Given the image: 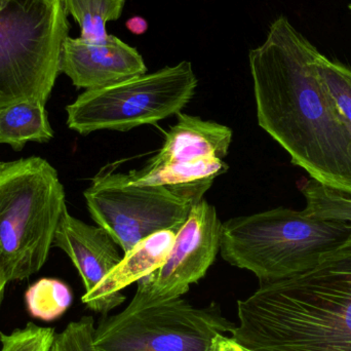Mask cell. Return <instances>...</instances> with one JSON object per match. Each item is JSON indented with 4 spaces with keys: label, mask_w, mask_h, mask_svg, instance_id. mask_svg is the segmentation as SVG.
Instances as JSON below:
<instances>
[{
    "label": "cell",
    "mask_w": 351,
    "mask_h": 351,
    "mask_svg": "<svg viewBox=\"0 0 351 351\" xmlns=\"http://www.w3.org/2000/svg\"><path fill=\"white\" fill-rule=\"evenodd\" d=\"M319 49L287 16L249 53L258 123L311 179L351 195V132L317 68Z\"/></svg>",
    "instance_id": "6da1fadb"
},
{
    "label": "cell",
    "mask_w": 351,
    "mask_h": 351,
    "mask_svg": "<svg viewBox=\"0 0 351 351\" xmlns=\"http://www.w3.org/2000/svg\"><path fill=\"white\" fill-rule=\"evenodd\" d=\"M231 333L254 351H351V235L317 265L262 282Z\"/></svg>",
    "instance_id": "7a4b0ae2"
},
{
    "label": "cell",
    "mask_w": 351,
    "mask_h": 351,
    "mask_svg": "<svg viewBox=\"0 0 351 351\" xmlns=\"http://www.w3.org/2000/svg\"><path fill=\"white\" fill-rule=\"evenodd\" d=\"M350 235V222L278 208L222 223L220 254L262 284L313 267Z\"/></svg>",
    "instance_id": "3957f363"
},
{
    "label": "cell",
    "mask_w": 351,
    "mask_h": 351,
    "mask_svg": "<svg viewBox=\"0 0 351 351\" xmlns=\"http://www.w3.org/2000/svg\"><path fill=\"white\" fill-rule=\"evenodd\" d=\"M57 170L39 156L0 162V274L8 282L37 274L67 208Z\"/></svg>",
    "instance_id": "277c9868"
},
{
    "label": "cell",
    "mask_w": 351,
    "mask_h": 351,
    "mask_svg": "<svg viewBox=\"0 0 351 351\" xmlns=\"http://www.w3.org/2000/svg\"><path fill=\"white\" fill-rule=\"evenodd\" d=\"M69 30L63 0H10L0 10V110L47 104Z\"/></svg>",
    "instance_id": "5b68a950"
},
{
    "label": "cell",
    "mask_w": 351,
    "mask_h": 351,
    "mask_svg": "<svg viewBox=\"0 0 351 351\" xmlns=\"http://www.w3.org/2000/svg\"><path fill=\"white\" fill-rule=\"evenodd\" d=\"M198 80L192 64L182 61L154 73L82 93L66 107L67 127L86 136L111 130L128 132L179 114L193 98Z\"/></svg>",
    "instance_id": "8992f818"
},
{
    "label": "cell",
    "mask_w": 351,
    "mask_h": 351,
    "mask_svg": "<svg viewBox=\"0 0 351 351\" xmlns=\"http://www.w3.org/2000/svg\"><path fill=\"white\" fill-rule=\"evenodd\" d=\"M235 327L215 303L197 308L182 298L132 300L119 315L102 319L94 344L98 351H210L217 336Z\"/></svg>",
    "instance_id": "52a82bcc"
},
{
    "label": "cell",
    "mask_w": 351,
    "mask_h": 351,
    "mask_svg": "<svg viewBox=\"0 0 351 351\" xmlns=\"http://www.w3.org/2000/svg\"><path fill=\"white\" fill-rule=\"evenodd\" d=\"M88 212L110 234L123 255L154 233H177L202 194L169 186H138L129 173L101 170L84 193Z\"/></svg>",
    "instance_id": "ba28073f"
},
{
    "label": "cell",
    "mask_w": 351,
    "mask_h": 351,
    "mask_svg": "<svg viewBox=\"0 0 351 351\" xmlns=\"http://www.w3.org/2000/svg\"><path fill=\"white\" fill-rule=\"evenodd\" d=\"M227 125L180 112L160 152L142 170L129 173L138 186H169L204 194L228 170L224 158L232 141Z\"/></svg>",
    "instance_id": "9c48e42d"
},
{
    "label": "cell",
    "mask_w": 351,
    "mask_h": 351,
    "mask_svg": "<svg viewBox=\"0 0 351 351\" xmlns=\"http://www.w3.org/2000/svg\"><path fill=\"white\" fill-rule=\"evenodd\" d=\"M222 223L216 208L202 198L192 206L176 234L165 263L138 282L133 300L158 303L181 298L202 280L220 253Z\"/></svg>",
    "instance_id": "30bf717a"
},
{
    "label": "cell",
    "mask_w": 351,
    "mask_h": 351,
    "mask_svg": "<svg viewBox=\"0 0 351 351\" xmlns=\"http://www.w3.org/2000/svg\"><path fill=\"white\" fill-rule=\"evenodd\" d=\"M60 71L77 88L94 90L147 73L141 53L119 37L104 43L68 36L62 45Z\"/></svg>",
    "instance_id": "8fae6325"
},
{
    "label": "cell",
    "mask_w": 351,
    "mask_h": 351,
    "mask_svg": "<svg viewBox=\"0 0 351 351\" xmlns=\"http://www.w3.org/2000/svg\"><path fill=\"white\" fill-rule=\"evenodd\" d=\"M53 245L67 254L84 282V294L92 292L123 257L121 247L102 227L88 225L64 210Z\"/></svg>",
    "instance_id": "7c38bea8"
},
{
    "label": "cell",
    "mask_w": 351,
    "mask_h": 351,
    "mask_svg": "<svg viewBox=\"0 0 351 351\" xmlns=\"http://www.w3.org/2000/svg\"><path fill=\"white\" fill-rule=\"evenodd\" d=\"M176 234L174 231L162 230L142 239L123 255L96 289L84 294L82 303L90 311L103 315L123 304L127 298L121 291L165 263L174 245Z\"/></svg>",
    "instance_id": "4fadbf2b"
},
{
    "label": "cell",
    "mask_w": 351,
    "mask_h": 351,
    "mask_svg": "<svg viewBox=\"0 0 351 351\" xmlns=\"http://www.w3.org/2000/svg\"><path fill=\"white\" fill-rule=\"evenodd\" d=\"M53 138L45 104L26 101L0 110V144L20 152L29 142L43 143Z\"/></svg>",
    "instance_id": "5bb4252c"
},
{
    "label": "cell",
    "mask_w": 351,
    "mask_h": 351,
    "mask_svg": "<svg viewBox=\"0 0 351 351\" xmlns=\"http://www.w3.org/2000/svg\"><path fill=\"white\" fill-rule=\"evenodd\" d=\"M64 8L80 27V38L93 43L108 39L106 24L119 20L125 0H63Z\"/></svg>",
    "instance_id": "9a60e30c"
},
{
    "label": "cell",
    "mask_w": 351,
    "mask_h": 351,
    "mask_svg": "<svg viewBox=\"0 0 351 351\" xmlns=\"http://www.w3.org/2000/svg\"><path fill=\"white\" fill-rule=\"evenodd\" d=\"M24 299L32 319L51 323L59 319L71 306L73 294L66 282L43 278L27 289Z\"/></svg>",
    "instance_id": "2e32d148"
},
{
    "label": "cell",
    "mask_w": 351,
    "mask_h": 351,
    "mask_svg": "<svg viewBox=\"0 0 351 351\" xmlns=\"http://www.w3.org/2000/svg\"><path fill=\"white\" fill-rule=\"evenodd\" d=\"M300 191L306 199L305 212L328 220L351 223V195L323 185L313 179L305 180Z\"/></svg>",
    "instance_id": "e0dca14e"
},
{
    "label": "cell",
    "mask_w": 351,
    "mask_h": 351,
    "mask_svg": "<svg viewBox=\"0 0 351 351\" xmlns=\"http://www.w3.org/2000/svg\"><path fill=\"white\" fill-rule=\"evenodd\" d=\"M317 68L340 112L351 127V69L319 55Z\"/></svg>",
    "instance_id": "ac0fdd59"
},
{
    "label": "cell",
    "mask_w": 351,
    "mask_h": 351,
    "mask_svg": "<svg viewBox=\"0 0 351 351\" xmlns=\"http://www.w3.org/2000/svg\"><path fill=\"white\" fill-rule=\"evenodd\" d=\"M55 336L53 328L39 327L30 322L10 334L0 332V351H49Z\"/></svg>",
    "instance_id": "d6986e66"
},
{
    "label": "cell",
    "mask_w": 351,
    "mask_h": 351,
    "mask_svg": "<svg viewBox=\"0 0 351 351\" xmlns=\"http://www.w3.org/2000/svg\"><path fill=\"white\" fill-rule=\"evenodd\" d=\"M210 351H254L245 348L232 337H227L224 334L217 336L213 342Z\"/></svg>",
    "instance_id": "ffe728a7"
},
{
    "label": "cell",
    "mask_w": 351,
    "mask_h": 351,
    "mask_svg": "<svg viewBox=\"0 0 351 351\" xmlns=\"http://www.w3.org/2000/svg\"><path fill=\"white\" fill-rule=\"evenodd\" d=\"M125 27L130 32L135 35H143L147 32L148 22L145 19L140 16H132L131 19L125 23Z\"/></svg>",
    "instance_id": "44dd1931"
},
{
    "label": "cell",
    "mask_w": 351,
    "mask_h": 351,
    "mask_svg": "<svg viewBox=\"0 0 351 351\" xmlns=\"http://www.w3.org/2000/svg\"><path fill=\"white\" fill-rule=\"evenodd\" d=\"M8 282L2 278L1 274H0V307H1L2 301H3L4 298V292H5L6 286H8Z\"/></svg>",
    "instance_id": "7402d4cb"
},
{
    "label": "cell",
    "mask_w": 351,
    "mask_h": 351,
    "mask_svg": "<svg viewBox=\"0 0 351 351\" xmlns=\"http://www.w3.org/2000/svg\"><path fill=\"white\" fill-rule=\"evenodd\" d=\"M8 1L10 0H0V10H2L8 3Z\"/></svg>",
    "instance_id": "603a6c76"
},
{
    "label": "cell",
    "mask_w": 351,
    "mask_h": 351,
    "mask_svg": "<svg viewBox=\"0 0 351 351\" xmlns=\"http://www.w3.org/2000/svg\"><path fill=\"white\" fill-rule=\"evenodd\" d=\"M348 8H350V12H351V3L350 4V5H348Z\"/></svg>",
    "instance_id": "cb8c5ba5"
},
{
    "label": "cell",
    "mask_w": 351,
    "mask_h": 351,
    "mask_svg": "<svg viewBox=\"0 0 351 351\" xmlns=\"http://www.w3.org/2000/svg\"><path fill=\"white\" fill-rule=\"evenodd\" d=\"M348 127H350V132H351V127L350 125H348Z\"/></svg>",
    "instance_id": "d4e9b609"
}]
</instances>
